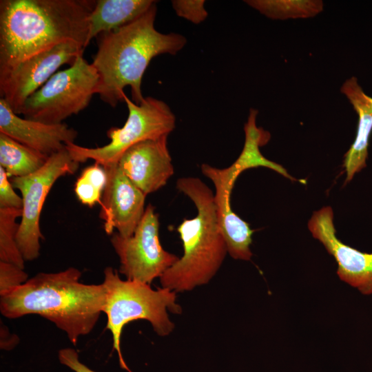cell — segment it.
I'll return each instance as SVG.
<instances>
[{"label":"cell","instance_id":"12","mask_svg":"<svg viewBox=\"0 0 372 372\" xmlns=\"http://www.w3.org/2000/svg\"><path fill=\"white\" fill-rule=\"evenodd\" d=\"M103 167L107 174L100 203V218L104 221V229L107 234L111 235L116 229L123 237L131 236L144 214L146 195L117 163Z\"/></svg>","mask_w":372,"mask_h":372},{"label":"cell","instance_id":"21","mask_svg":"<svg viewBox=\"0 0 372 372\" xmlns=\"http://www.w3.org/2000/svg\"><path fill=\"white\" fill-rule=\"evenodd\" d=\"M15 265L0 261V296L24 284L28 273Z\"/></svg>","mask_w":372,"mask_h":372},{"label":"cell","instance_id":"22","mask_svg":"<svg viewBox=\"0 0 372 372\" xmlns=\"http://www.w3.org/2000/svg\"><path fill=\"white\" fill-rule=\"evenodd\" d=\"M172 5L178 16L194 24L200 23L208 15L203 0H175Z\"/></svg>","mask_w":372,"mask_h":372},{"label":"cell","instance_id":"24","mask_svg":"<svg viewBox=\"0 0 372 372\" xmlns=\"http://www.w3.org/2000/svg\"><path fill=\"white\" fill-rule=\"evenodd\" d=\"M58 358L61 364L74 372H96L81 362L77 351L72 348H64L59 350Z\"/></svg>","mask_w":372,"mask_h":372},{"label":"cell","instance_id":"8","mask_svg":"<svg viewBox=\"0 0 372 372\" xmlns=\"http://www.w3.org/2000/svg\"><path fill=\"white\" fill-rule=\"evenodd\" d=\"M79 164L65 147L50 156L44 165L34 173L10 180L12 186L20 191L23 200L17 242L25 261L35 260L39 256L40 240L43 238L40 216L48 193L60 177L76 172Z\"/></svg>","mask_w":372,"mask_h":372},{"label":"cell","instance_id":"23","mask_svg":"<svg viewBox=\"0 0 372 372\" xmlns=\"http://www.w3.org/2000/svg\"><path fill=\"white\" fill-rule=\"evenodd\" d=\"M8 176L0 166V208H23V200L14 190Z\"/></svg>","mask_w":372,"mask_h":372},{"label":"cell","instance_id":"1","mask_svg":"<svg viewBox=\"0 0 372 372\" xmlns=\"http://www.w3.org/2000/svg\"><path fill=\"white\" fill-rule=\"evenodd\" d=\"M96 1H0V72L61 43L87 46Z\"/></svg>","mask_w":372,"mask_h":372},{"label":"cell","instance_id":"4","mask_svg":"<svg viewBox=\"0 0 372 372\" xmlns=\"http://www.w3.org/2000/svg\"><path fill=\"white\" fill-rule=\"evenodd\" d=\"M178 190L194 203L197 214L177 227L183 255L160 277L162 287L174 292L208 283L223 264L227 245L218 220L214 194L200 178L178 179Z\"/></svg>","mask_w":372,"mask_h":372},{"label":"cell","instance_id":"17","mask_svg":"<svg viewBox=\"0 0 372 372\" xmlns=\"http://www.w3.org/2000/svg\"><path fill=\"white\" fill-rule=\"evenodd\" d=\"M48 157L0 132V166L8 176L32 174L44 165Z\"/></svg>","mask_w":372,"mask_h":372},{"label":"cell","instance_id":"13","mask_svg":"<svg viewBox=\"0 0 372 372\" xmlns=\"http://www.w3.org/2000/svg\"><path fill=\"white\" fill-rule=\"evenodd\" d=\"M167 136L136 143L117 162L123 173L146 196L165 186L174 174Z\"/></svg>","mask_w":372,"mask_h":372},{"label":"cell","instance_id":"19","mask_svg":"<svg viewBox=\"0 0 372 372\" xmlns=\"http://www.w3.org/2000/svg\"><path fill=\"white\" fill-rule=\"evenodd\" d=\"M22 213V209L0 208V261L24 269L25 260L17 242L19 227L17 220Z\"/></svg>","mask_w":372,"mask_h":372},{"label":"cell","instance_id":"15","mask_svg":"<svg viewBox=\"0 0 372 372\" xmlns=\"http://www.w3.org/2000/svg\"><path fill=\"white\" fill-rule=\"evenodd\" d=\"M340 90L349 99L359 116L355 141L344 155L343 166L347 183L366 167L369 139L372 130V98L364 92L355 76L346 80Z\"/></svg>","mask_w":372,"mask_h":372},{"label":"cell","instance_id":"25","mask_svg":"<svg viewBox=\"0 0 372 372\" xmlns=\"http://www.w3.org/2000/svg\"><path fill=\"white\" fill-rule=\"evenodd\" d=\"M1 342L0 347L3 350H11L19 342V338L17 335L12 334L9 329L3 324H1Z\"/></svg>","mask_w":372,"mask_h":372},{"label":"cell","instance_id":"5","mask_svg":"<svg viewBox=\"0 0 372 372\" xmlns=\"http://www.w3.org/2000/svg\"><path fill=\"white\" fill-rule=\"evenodd\" d=\"M103 284L106 289L103 311L107 316L106 328L112 333L113 349L118 353L121 366L131 372L121 354L123 327L133 320H145L158 335L166 336L174 329L167 311L180 314L182 309L176 303V292L164 287L154 290L146 283L123 280L110 267L104 269Z\"/></svg>","mask_w":372,"mask_h":372},{"label":"cell","instance_id":"7","mask_svg":"<svg viewBox=\"0 0 372 372\" xmlns=\"http://www.w3.org/2000/svg\"><path fill=\"white\" fill-rule=\"evenodd\" d=\"M99 76L79 56L68 68L56 72L25 101L21 114L48 124L61 123L85 109L96 94Z\"/></svg>","mask_w":372,"mask_h":372},{"label":"cell","instance_id":"16","mask_svg":"<svg viewBox=\"0 0 372 372\" xmlns=\"http://www.w3.org/2000/svg\"><path fill=\"white\" fill-rule=\"evenodd\" d=\"M152 0H97L88 19L87 45L99 34L117 30L147 12Z\"/></svg>","mask_w":372,"mask_h":372},{"label":"cell","instance_id":"3","mask_svg":"<svg viewBox=\"0 0 372 372\" xmlns=\"http://www.w3.org/2000/svg\"><path fill=\"white\" fill-rule=\"evenodd\" d=\"M156 4L135 21L98 36V50L92 63L99 76L96 94L112 107L124 101L127 86L134 102L140 104L145 98L142 79L151 60L162 54H176L187 43L182 34L156 30Z\"/></svg>","mask_w":372,"mask_h":372},{"label":"cell","instance_id":"9","mask_svg":"<svg viewBox=\"0 0 372 372\" xmlns=\"http://www.w3.org/2000/svg\"><path fill=\"white\" fill-rule=\"evenodd\" d=\"M110 242L119 258V272L130 280L149 285L179 258L162 247L158 215L151 204L131 236L113 232Z\"/></svg>","mask_w":372,"mask_h":372},{"label":"cell","instance_id":"14","mask_svg":"<svg viewBox=\"0 0 372 372\" xmlns=\"http://www.w3.org/2000/svg\"><path fill=\"white\" fill-rule=\"evenodd\" d=\"M0 132L12 139L50 156L74 143L77 132L66 123L48 124L21 118L9 104L0 98Z\"/></svg>","mask_w":372,"mask_h":372},{"label":"cell","instance_id":"18","mask_svg":"<svg viewBox=\"0 0 372 372\" xmlns=\"http://www.w3.org/2000/svg\"><path fill=\"white\" fill-rule=\"evenodd\" d=\"M245 2L271 19L309 18L323 10L320 0H248Z\"/></svg>","mask_w":372,"mask_h":372},{"label":"cell","instance_id":"6","mask_svg":"<svg viewBox=\"0 0 372 372\" xmlns=\"http://www.w3.org/2000/svg\"><path fill=\"white\" fill-rule=\"evenodd\" d=\"M124 101L128 109L127 121L122 127H111L107 131L109 143L91 148L74 143L65 145L75 161L81 163L92 159L102 166L117 163L132 146L147 139L168 136L174 130L175 116L164 101L148 96L137 105L125 94Z\"/></svg>","mask_w":372,"mask_h":372},{"label":"cell","instance_id":"10","mask_svg":"<svg viewBox=\"0 0 372 372\" xmlns=\"http://www.w3.org/2000/svg\"><path fill=\"white\" fill-rule=\"evenodd\" d=\"M84 50L75 41L61 43L0 72V98L6 101L15 114H21L28 97L42 87L61 65L74 63L83 55Z\"/></svg>","mask_w":372,"mask_h":372},{"label":"cell","instance_id":"11","mask_svg":"<svg viewBox=\"0 0 372 372\" xmlns=\"http://www.w3.org/2000/svg\"><path fill=\"white\" fill-rule=\"evenodd\" d=\"M308 228L335 258L340 280L364 295L372 294V253L357 250L337 238L332 208L324 207L314 211Z\"/></svg>","mask_w":372,"mask_h":372},{"label":"cell","instance_id":"2","mask_svg":"<svg viewBox=\"0 0 372 372\" xmlns=\"http://www.w3.org/2000/svg\"><path fill=\"white\" fill-rule=\"evenodd\" d=\"M81 276L74 267L39 273L1 296V313L10 319L39 315L64 331L76 345L81 336L93 330L106 302L104 285L83 284Z\"/></svg>","mask_w":372,"mask_h":372},{"label":"cell","instance_id":"20","mask_svg":"<svg viewBox=\"0 0 372 372\" xmlns=\"http://www.w3.org/2000/svg\"><path fill=\"white\" fill-rule=\"evenodd\" d=\"M106 182L107 174L104 167L95 163L83 170L75 183L74 193L82 204L93 207L101 203Z\"/></svg>","mask_w":372,"mask_h":372}]
</instances>
